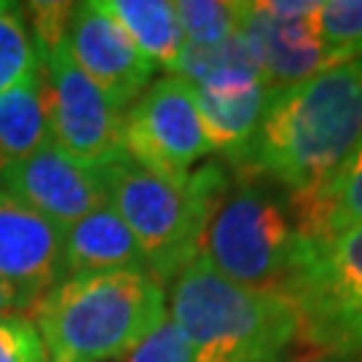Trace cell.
<instances>
[{
  "mask_svg": "<svg viewBox=\"0 0 362 362\" xmlns=\"http://www.w3.org/2000/svg\"><path fill=\"white\" fill-rule=\"evenodd\" d=\"M362 143V70L346 62L269 89L258 134L239 164L290 199L322 191Z\"/></svg>",
  "mask_w": 362,
  "mask_h": 362,
  "instance_id": "6da1fadb",
  "label": "cell"
},
{
  "mask_svg": "<svg viewBox=\"0 0 362 362\" xmlns=\"http://www.w3.org/2000/svg\"><path fill=\"white\" fill-rule=\"evenodd\" d=\"M33 311L49 362L127 357L169 317L167 290L148 272L70 276Z\"/></svg>",
  "mask_w": 362,
  "mask_h": 362,
  "instance_id": "7a4b0ae2",
  "label": "cell"
},
{
  "mask_svg": "<svg viewBox=\"0 0 362 362\" xmlns=\"http://www.w3.org/2000/svg\"><path fill=\"white\" fill-rule=\"evenodd\" d=\"M169 320L194 362H279L298 341V311L282 293L250 290L196 255L172 282Z\"/></svg>",
  "mask_w": 362,
  "mask_h": 362,
  "instance_id": "3957f363",
  "label": "cell"
},
{
  "mask_svg": "<svg viewBox=\"0 0 362 362\" xmlns=\"http://www.w3.org/2000/svg\"><path fill=\"white\" fill-rule=\"evenodd\" d=\"M94 169L100 172L107 204L143 247L148 272L161 285L175 282V276L202 252L207 220L228 185L223 167L202 164L188 180L175 182L121 151Z\"/></svg>",
  "mask_w": 362,
  "mask_h": 362,
  "instance_id": "277c9868",
  "label": "cell"
},
{
  "mask_svg": "<svg viewBox=\"0 0 362 362\" xmlns=\"http://www.w3.org/2000/svg\"><path fill=\"white\" fill-rule=\"evenodd\" d=\"M236 169L209 215L199 255L236 285L282 293L300 252L287 199L279 202L258 172Z\"/></svg>",
  "mask_w": 362,
  "mask_h": 362,
  "instance_id": "5b68a950",
  "label": "cell"
},
{
  "mask_svg": "<svg viewBox=\"0 0 362 362\" xmlns=\"http://www.w3.org/2000/svg\"><path fill=\"white\" fill-rule=\"evenodd\" d=\"M282 296L298 311V341L320 351L362 349V226L325 242L300 239Z\"/></svg>",
  "mask_w": 362,
  "mask_h": 362,
  "instance_id": "8992f818",
  "label": "cell"
},
{
  "mask_svg": "<svg viewBox=\"0 0 362 362\" xmlns=\"http://www.w3.org/2000/svg\"><path fill=\"white\" fill-rule=\"evenodd\" d=\"M124 151L167 180H188L196 164L212 153L194 83L175 73L151 81L124 113Z\"/></svg>",
  "mask_w": 362,
  "mask_h": 362,
  "instance_id": "52a82bcc",
  "label": "cell"
},
{
  "mask_svg": "<svg viewBox=\"0 0 362 362\" xmlns=\"http://www.w3.org/2000/svg\"><path fill=\"white\" fill-rule=\"evenodd\" d=\"M52 145L83 167H100L124 151V113L73 62L65 40L38 49Z\"/></svg>",
  "mask_w": 362,
  "mask_h": 362,
  "instance_id": "ba28073f",
  "label": "cell"
},
{
  "mask_svg": "<svg viewBox=\"0 0 362 362\" xmlns=\"http://www.w3.org/2000/svg\"><path fill=\"white\" fill-rule=\"evenodd\" d=\"M317 0L236 3V35L272 89L330 70L317 33Z\"/></svg>",
  "mask_w": 362,
  "mask_h": 362,
  "instance_id": "9c48e42d",
  "label": "cell"
},
{
  "mask_svg": "<svg viewBox=\"0 0 362 362\" xmlns=\"http://www.w3.org/2000/svg\"><path fill=\"white\" fill-rule=\"evenodd\" d=\"M65 46L73 62L118 113H127L151 86L156 65L143 57L124 27L105 11L103 3H73Z\"/></svg>",
  "mask_w": 362,
  "mask_h": 362,
  "instance_id": "30bf717a",
  "label": "cell"
},
{
  "mask_svg": "<svg viewBox=\"0 0 362 362\" xmlns=\"http://www.w3.org/2000/svg\"><path fill=\"white\" fill-rule=\"evenodd\" d=\"M0 188L59 228H70L107 204L100 172L73 161L57 145H46L3 172Z\"/></svg>",
  "mask_w": 362,
  "mask_h": 362,
  "instance_id": "8fae6325",
  "label": "cell"
},
{
  "mask_svg": "<svg viewBox=\"0 0 362 362\" xmlns=\"http://www.w3.org/2000/svg\"><path fill=\"white\" fill-rule=\"evenodd\" d=\"M0 279L27 309L65 279V228L0 188Z\"/></svg>",
  "mask_w": 362,
  "mask_h": 362,
  "instance_id": "7c38bea8",
  "label": "cell"
},
{
  "mask_svg": "<svg viewBox=\"0 0 362 362\" xmlns=\"http://www.w3.org/2000/svg\"><path fill=\"white\" fill-rule=\"evenodd\" d=\"M269 83L258 65L233 67L196 83V103L212 151H220L239 167L258 134L269 103Z\"/></svg>",
  "mask_w": 362,
  "mask_h": 362,
  "instance_id": "4fadbf2b",
  "label": "cell"
},
{
  "mask_svg": "<svg viewBox=\"0 0 362 362\" xmlns=\"http://www.w3.org/2000/svg\"><path fill=\"white\" fill-rule=\"evenodd\" d=\"M107 272H148L143 247L110 204L65 228V279Z\"/></svg>",
  "mask_w": 362,
  "mask_h": 362,
  "instance_id": "5bb4252c",
  "label": "cell"
},
{
  "mask_svg": "<svg viewBox=\"0 0 362 362\" xmlns=\"http://www.w3.org/2000/svg\"><path fill=\"white\" fill-rule=\"evenodd\" d=\"M296 231L306 242H325L362 226V143L322 191L300 199L287 196Z\"/></svg>",
  "mask_w": 362,
  "mask_h": 362,
  "instance_id": "9a60e30c",
  "label": "cell"
},
{
  "mask_svg": "<svg viewBox=\"0 0 362 362\" xmlns=\"http://www.w3.org/2000/svg\"><path fill=\"white\" fill-rule=\"evenodd\" d=\"M52 145L43 67L0 94V175Z\"/></svg>",
  "mask_w": 362,
  "mask_h": 362,
  "instance_id": "2e32d148",
  "label": "cell"
},
{
  "mask_svg": "<svg viewBox=\"0 0 362 362\" xmlns=\"http://www.w3.org/2000/svg\"><path fill=\"white\" fill-rule=\"evenodd\" d=\"M103 8L124 33L134 40V46L148 57L156 67H167L169 73L175 70L180 52L185 46L180 22L175 3L169 0H107Z\"/></svg>",
  "mask_w": 362,
  "mask_h": 362,
  "instance_id": "e0dca14e",
  "label": "cell"
},
{
  "mask_svg": "<svg viewBox=\"0 0 362 362\" xmlns=\"http://www.w3.org/2000/svg\"><path fill=\"white\" fill-rule=\"evenodd\" d=\"M40 70L38 43L22 6L0 3V94Z\"/></svg>",
  "mask_w": 362,
  "mask_h": 362,
  "instance_id": "ac0fdd59",
  "label": "cell"
},
{
  "mask_svg": "<svg viewBox=\"0 0 362 362\" xmlns=\"http://www.w3.org/2000/svg\"><path fill=\"white\" fill-rule=\"evenodd\" d=\"M317 33L327 65L354 62L362 49V0H322L317 8Z\"/></svg>",
  "mask_w": 362,
  "mask_h": 362,
  "instance_id": "d6986e66",
  "label": "cell"
},
{
  "mask_svg": "<svg viewBox=\"0 0 362 362\" xmlns=\"http://www.w3.org/2000/svg\"><path fill=\"white\" fill-rule=\"evenodd\" d=\"M182 38L191 46H218L236 35V3L180 0L175 3Z\"/></svg>",
  "mask_w": 362,
  "mask_h": 362,
  "instance_id": "ffe728a7",
  "label": "cell"
},
{
  "mask_svg": "<svg viewBox=\"0 0 362 362\" xmlns=\"http://www.w3.org/2000/svg\"><path fill=\"white\" fill-rule=\"evenodd\" d=\"M46 346L27 314L0 320V362H46Z\"/></svg>",
  "mask_w": 362,
  "mask_h": 362,
  "instance_id": "44dd1931",
  "label": "cell"
},
{
  "mask_svg": "<svg viewBox=\"0 0 362 362\" xmlns=\"http://www.w3.org/2000/svg\"><path fill=\"white\" fill-rule=\"evenodd\" d=\"M124 362H194V351L177 330V325L167 317L137 349L127 354Z\"/></svg>",
  "mask_w": 362,
  "mask_h": 362,
  "instance_id": "7402d4cb",
  "label": "cell"
},
{
  "mask_svg": "<svg viewBox=\"0 0 362 362\" xmlns=\"http://www.w3.org/2000/svg\"><path fill=\"white\" fill-rule=\"evenodd\" d=\"M22 11L38 49H52L65 40L73 3H27L22 6Z\"/></svg>",
  "mask_w": 362,
  "mask_h": 362,
  "instance_id": "603a6c76",
  "label": "cell"
},
{
  "mask_svg": "<svg viewBox=\"0 0 362 362\" xmlns=\"http://www.w3.org/2000/svg\"><path fill=\"white\" fill-rule=\"evenodd\" d=\"M22 311H30L27 303L22 300V296H19L11 285H6V282L0 279V320L13 317V314H22Z\"/></svg>",
  "mask_w": 362,
  "mask_h": 362,
  "instance_id": "cb8c5ba5",
  "label": "cell"
},
{
  "mask_svg": "<svg viewBox=\"0 0 362 362\" xmlns=\"http://www.w3.org/2000/svg\"><path fill=\"white\" fill-rule=\"evenodd\" d=\"M298 362H362V349L349 351H317L311 357H303Z\"/></svg>",
  "mask_w": 362,
  "mask_h": 362,
  "instance_id": "d4e9b609",
  "label": "cell"
},
{
  "mask_svg": "<svg viewBox=\"0 0 362 362\" xmlns=\"http://www.w3.org/2000/svg\"><path fill=\"white\" fill-rule=\"evenodd\" d=\"M357 65H360V70H362V49H360V54H357V59H354Z\"/></svg>",
  "mask_w": 362,
  "mask_h": 362,
  "instance_id": "484cf974",
  "label": "cell"
}]
</instances>
